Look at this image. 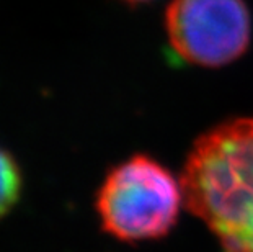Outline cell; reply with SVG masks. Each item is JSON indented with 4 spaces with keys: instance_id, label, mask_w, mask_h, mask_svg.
I'll list each match as a JSON object with an SVG mask.
<instances>
[{
    "instance_id": "6da1fadb",
    "label": "cell",
    "mask_w": 253,
    "mask_h": 252,
    "mask_svg": "<svg viewBox=\"0 0 253 252\" xmlns=\"http://www.w3.org/2000/svg\"><path fill=\"white\" fill-rule=\"evenodd\" d=\"M180 184L186 208L224 252H253V120L224 123L199 138Z\"/></svg>"
},
{
    "instance_id": "7a4b0ae2",
    "label": "cell",
    "mask_w": 253,
    "mask_h": 252,
    "mask_svg": "<svg viewBox=\"0 0 253 252\" xmlns=\"http://www.w3.org/2000/svg\"><path fill=\"white\" fill-rule=\"evenodd\" d=\"M183 202L181 184L145 155L116 165L96 197L105 231L121 241L162 238L173 228Z\"/></svg>"
},
{
    "instance_id": "3957f363",
    "label": "cell",
    "mask_w": 253,
    "mask_h": 252,
    "mask_svg": "<svg viewBox=\"0 0 253 252\" xmlns=\"http://www.w3.org/2000/svg\"><path fill=\"white\" fill-rule=\"evenodd\" d=\"M167 33L185 61L219 67L245 52L250 15L244 0H171Z\"/></svg>"
},
{
    "instance_id": "277c9868",
    "label": "cell",
    "mask_w": 253,
    "mask_h": 252,
    "mask_svg": "<svg viewBox=\"0 0 253 252\" xmlns=\"http://www.w3.org/2000/svg\"><path fill=\"white\" fill-rule=\"evenodd\" d=\"M21 190V177L17 162L0 148V218L17 203Z\"/></svg>"
},
{
    "instance_id": "5b68a950",
    "label": "cell",
    "mask_w": 253,
    "mask_h": 252,
    "mask_svg": "<svg viewBox=\"0 0 253 252\" xmlns=\"http://www.w3.org/2000/svg\"><path fill=\"white\" fill-rule=\"evenodd\" d=\"M125 2H131V3H139V2H147V0H125Z\"/></svg>"
}]
</instances>
